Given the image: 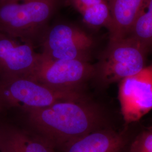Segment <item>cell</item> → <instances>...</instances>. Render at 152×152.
<instances>
[{
	"instance_id": "5bb4252c",
	"label": "cell",
	"mask_w": 152,
	"mask_h": 152,
	"mask_svg": "<svg viewBox=\"0 0 152 152\" xmlns=\"http://www.w3.org/2000/svg\"><path fill=\"white\" fill-rule=\"evenodd\" d=\"M129 152H152V127L136 136L131 144Z\"/></svg>"
},
{
	"instance_id": "3957f363",
	"label": "cell",
	"mask_w": 152,
	"mask_h": 152,
	"mask_svg": "<svg viewBox=\"0 0 152 152\" xmlns=\"http://www.w3.org/2000/svg\"><path fill=\"white\" fill-rule=\"evenodd\" d=\"M86 96L82 90L51 87L26 77H0V112L13 108H41Z\"/></svg>"
},
{
	"instance_id": "9c48e42d",
	"label": "cell",
	"mask_w": 152,
	"mask_h": 152,
	"mask_svg": "<svg viewBox=\"0 0 152 152\" xmlns=\"http://www.w3.org/2000/svg\"><path fill=\"white\" fill-rule=\"evenodd\" d=\"M127 144L124 134L102 128L66 145L64 152H124Z\"/></svg>"
},
{
	"instance_id": "4fadbf2b",
	"label": "cell",
	"mask_w": 152,
	"mask_h": 152,
	"mask_svg": "<svg viewBox=\"0 0 152 152\" xmlns=\"http://www.w3.org/2000/svg\"><path fill=\"white\" fill-rule=\"evenodd\" d=\"M129 36L136 39L147 49L152 48V0H148Z\"/></svg>"
},
{
	"instance_id": "6da1fadb",
	"label": "cell",
	"mask_w": 152,
	"mask_h": 152,
	"mask_svg": "<svg viewBox=\"0 0 152 152\" xmlns=\"http://www.w3.org/2000/svg\"><path fill=\"white\" fill-rule=\"evenodd\" d=\"M33 127L51 145L64 148L92 131L104 128L101 108L87 96L41 108L23 110Z\"/></svg>"
},
{
	"instance_id": "30bf717a",
	"label": "cell",
	"mask_w": 152,
	"mask_h": 152,
	"mask_svg": "<svg viewBox=\"0 0 152 152\" xmlns=\"http://www.w3.org/2000/svg\"><path fill=\"white\" fill-rule=\"evenodd\" d=\"M111 16L109 41L127 37L148 0H107Z\"/></svg>"
},
{
	"instance_id": "7c38bea8",
	"label": "cell",
	"mask_w": 152,
	"mask_h": 152,
	"mask_svg": "<svg viewBox=\"0 0 152 152\" xmlns=\"http://www.w3.org/2000/svg\"><path fill=\"white\" fill-rule=\"evenodd\" d=\"M63 4L78 11L88 27L109 29L111 16L107 0H63Z\"/></svg>"
},
{
	"instance_id": "ba28073f",
	"label": "cell",
	"mask_w": 152,
	"mask_h": 152,
	"mask_svg": "<svg viewBox=\"0 0 152 152\" xmlns=\"http://www.w3.org/2000/svg\"><path fill=\"white\" fill-rule=\"evenodd\" d=\"M34 48L0 32V77L30 76L38 59Z\"/></svg>"
},
{
	"instance_id": "9a60e30c",
	"label": "cell",
	"mask_w": 152,
	"mask_h": 152,
	"mask_svg": "<svg viewBox=\"0 0 152 152\" xmlns=\"http://www.w3.org/2000/svg\"></svg>"
},
{
	"instance_id": "277c9868",
	"label": "cell",
	"mask_w": 152,
	"mask_h": 152,
	"mask_svg": "<svg viewBox=\"0 0 152 152\" xmlns=\"http://www.w3.org/2000/svg\"><path fill=\"white\" fill-rule=\"evenodd\" d=\"M148 49L130 36L109 41L95 65L96 79L103 85L119 82L139 73L145 66Z\"/></svg>"
},
{
	"instance_id": "2e32d148",
	"label": "cell",
	"mask_w": 152,
	"mask_h": 152,
	"mask_svg": "<svg viewBox=\"0 0 152 152\" xmlns=\"http://www.w3.org/2000/svg\"></svg>"
},
{
	"instance_id": "8992f818",
	"label": "cell",
	"mask_w": 152,
	"mask_h": 152,
	"mask_svg": "<svg viewBox=\"0 0 152 152\" xmlns=\"http://www.w3.org/2000/svg\"><path fill=\"white\" fill-rule=\"evenodd\" d=\"M95 75V65L88 61L53 59L40 53L34 71L28 77L55 88L82 90Z\"/></svg>"
},
{
	"instance_id": "52a82bcc",
	"label": "cell",
	"mask_w": 152,
	"mask_h": 152,
	"mask_svg": "<svg viewBox=\"0 0 152 152\" xmlns=\"http://www.w3.org/2000/svg\"><path fill=\"white\" fill-rule=\"evenodd\" d=\"M118 100L125 122L141 119L152 109V64L119 82Z\"/></svg>"
},
{
	"instance_id": "5b68a950",
	"label": "cell",
	"mask_w": 152,
	"mask_h": 152,
	"mask_svg": "<svg viewBox=\"0 0 152 152\" xmlns=\"http://www.w3.org/2000/svg\"><path fill=\"white\" fill-rule=\"evenodd\" d=\"M38 44L41 53L50 58L90 62L95 41L75 23L59 21L49 25Z\"/></svg>"
},
{
	"instance_id": "8fae6325",
	"label": "cell",
	"mask_w": 152,
	"mask_h": 152,
	"mask_svg": "<svg viewBox=\"0 0 152 152\" xmlns=\"http://www.w3.org/2000/svg\"><path fill=\"white\" fill-rule=\"evenodd\" d=\"M1 152H54L43 137H36L11 126L0 127Z\"/></svg>"
},
{
	"instance_id": "7a4b0ae2",
	"label": "cell",
	"mask_w": 152,
	"mask_h": 152,
	"mask_svg": "<svg viewBox=\"0 0 152 152\" xmlns=\"http://www.w3.org/2000/svg\"><path fill=\"white\" fill-rule=\"evenodd\" d=\"M63 0H0V32L38 44Z\"/></svg>"
}]
</instances>
